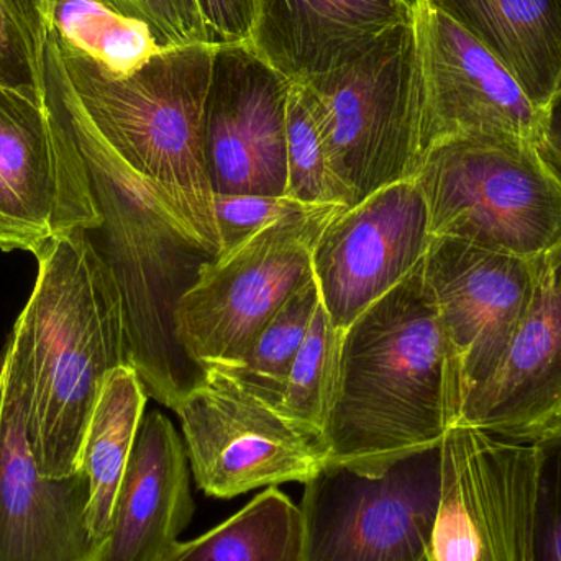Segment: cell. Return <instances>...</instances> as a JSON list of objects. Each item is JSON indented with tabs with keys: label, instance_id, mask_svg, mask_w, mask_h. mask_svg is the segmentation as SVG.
Masks as SVG:
<instances>
[{
	"label": "cell",
	"instance_id": "31",
	"mask_svg": "<svg viewBox=\"0 0 561 561\" xmlns=\"http://www.w3.org/2000/svg\"><path fill=\"white\" fill-rule=\"evenodd\" d=\"M214 45H247L255 20V0H197Z\"/></svg>",
	"mask_w": 561,
	"mask_h": 561
},
{
	"label": "cell",
	"instance_id": "5",
	"mask_svg": "<svg viewBox=\"0 0 561 561\" xmlns=\"http://www.w3.org/2000/svg\"><path fill=\"white\" fill-rule=\"evenodd\" d=\"M432 237L534 260L561 239V176L539 144L467 138L432 148L415 174Z\"/></svg>",
	"mask_w": 561,
	"mask_h": 561
},
{
	"label": "cell",
	"instance_id": "19",
	"mask_svg": "<svg viewBox=\"0 0 561 561\" xmlns=\"http://www.w3.org/2000/svg\"><path fill=\"white\" fill-rule=\"evenodd\" d=\"M194 514L190 458L173 422L160 411L141 419L115 497L105 561H158Z\"/></svg>",
	"mask_w": 561,
	"mask_h": 561
},
{
	"label": "cell",
	"instance_id": "4",
	"mask_svg": "<svg viewBox=\"0 0 561 561\" xmlns=\"http://www.w3.org/2000/svg\"><path fill=\"white\" fill-rule=\"evenodd\" d=\"M56 46L99 134L157 190L184 230L210 255H219L203 148L204 105L217 46L167 48L125 76L58 42Z\"/></svg>",
	"mask_w": 561,
	"mask_h": 561
},
{
	"label": "cell",
	"instance_id": "18",
	"mask_svg": "<svg viewBox=\"0 0 561 561\" xmlns=\"http://www.w3.org/2000/svg\"><path fill=\"white\" fill-rule=\"evenodd\" d=\"M414 16V0H255L249 46L287 81L335 71Z\"/></svg>",
	"mask_w": 561,
	"mask_h": 561
},
{
	"label": "cell",
	"instance_id": "13",
	"mask_svg": "<svg viewBox=\"0 0 561 561\" xmlns=\"http://www.w3.org/2000/svg\"><path fill=\"white\" fill-rule=\"evenodd\" d=\"M414 30L421 157L438 145L467 138L539 144L542 108L463 26L425 0H414Z\"/></svg>",
	"mask_w": 561,
	"mask_h": 561
},
{
	"label": "cell",
	"instance_id": "17",
	"mask_svg": "<svg viewBox=\"0 0 561 561\" xmlns=\"http://www.w3.org/2000/svg\"><path fill=\"white\" fill-rule=\"evenodd\" d=\"M458 427L526 445L561 428V239L534 259L529 302L506 358Z\"/></svg>",
	"mask_w": 561,
	"mask_h": 561
},
{
	"label": "cell",
	"instance_id": "27",
	"mask_svg": "<svg viewBox=\"0 0 561 561\" xmlns=\"http://www.w3.org/2000/svg\"><path fill=\"white\" fill-rule=\"evenodd\" d=\"M43 0H0V84L45 98Z\"/></svg>",
	"mask_w": 561,
	"mask_h": 561
},
{
	"label": "cell",
	"instance_id": "25",
	"mask_svg": "<svg viewBox=\"0 0 561 561\" xmlns=\"http://www.w3.org/2000/svg\"><path fill=\"white\" fill-rule=\"evenodd\" d=\"M343 332L335 329L322 302L284 382L280 412L322 435L339 378Z\"/></svg>",
	"mask_w": 561,
	"mask_h": 561
},
{
	"label": "cell",
	"instance_id": "29",
	"mask_svg": "<svg viewBox=\"0 0 561 561\" xmlns=\"http://www.w3.org/2000/svg\"><path fill=\"white\" fill-rule=\"evenodd\" d=\"M312 207L319 206H307L286 196L214 193V214L219 232L220 253L237 249L276 220Z\"/></svg>",
	"mask_w": 561,
	"mask_h": 561
},
{
	"label": "cell",
	"instance_id": "12",
	"mask_svg": "<svg viewBox=\"0 0 561 561\" xmlns=\"http://www.w3.org/2000/svg\"><path fill=\"white\" fill-rule=\"evenodd\" d=\"M422 268L450 346L458 427L506 358L529 302L534 260L432 237Z\"/></svg>",
	"mask_w": 561,
	"mask_h": 561
},
{
	"label": "cell",
	"instance_id": "9",
	"mask_svg": "<svg viewBox=\"0 0 561 561\" xmlns=\"http://www.w3.org/2000/svg\"><path fill=\"white\" fill-rule=\"evenodd\" d=\"M102 226L91 174L58 92L0 84V250L35 255L46 243Z\"/></svg>",
	"mask_w": 561,
	"mask_h": 561
},
{
	"label": "cell",
	"instance_id": "16",
	"mask_svg": "<svg viewBox=\"0 0 561 561\" xmlns=\"http://www.w3.org/2000/svg\"><path fill=\"white\" fill-rule=\"evenodd\" d=\"M289 81L247 45H219L203 117L213 193L284 196Z\"/></svg>",
	"mask_w": 561,
	"mask_h": 561
},
{
	"label": "cell",
	"instance_id": "23",
	"mask_svg": "<svg viewBox=\"0 0 561 561\" xmlns=\"http://www.w3.org/2000/svg\"><path fill=\"white\" fill-rule=\"evenodd\" d=\"M299 507L268 488L226 523L190 542H178L158 561H300Z\"/></svg>",
	"mask_w": 561,
	"mask_h": 561
},
{
	"label": "cell",
	"instance_id": "6",
	"mask_svg": "<svg viewBox=\"0 0 561 561\" xmlns=\"http://www.w3.org/2000/svg\"><path fill=\"white\" fill-rule=\"evenodd\" d=\"M300 82L333 173L353 206L421 167V75L414 16L348 65Z\"/></svg>",
	"mask_w": 561,
	"mask_h": 561
},
{
	"label": "cell",
	"instance_id": "14",
	"mask_svg": "<svg viewBox=\"0 0 561 561\" xmlns=\"http://www.w3.org/2000/svg\"><path fill=\"white\" fill-rule=\"evenodd\" d=\"M427 201L417 180L399 181L327 222L312 250L320 302L345 332L408 278L431 247Z\"/></svg>",
	"mask_w": 561,
	"mask_h": 561
},
{
	"label": "cell",
	"instance_id": "24",
	"mask_svg": "<svg viewBox=\"0 0 561 561\" xmlns=\"http://www.w3.org/2000/svg\"><path fill=\"white\" fill-rule=\"evenodd\" d=\"M319 302L316 279H309L284 304L283 309L262 330L239 362L209 366L227 373L230 378L280 411L287 373L306 339Z\"/></svg>",
	"mask_w": 561,
	"mask_h": 561
},
{
	"label": "cell",
	"instance_id": "26",
	"mask_svg": "<svg viewBox=\"0 0 561 561\" xmlns=\"http://www.w3.org/2000/svg\"><path fill=\"white\" fill-rule=\"evenodd\" d=\"M286 138L287 186L284 196L307 206L352 207V194L333 173L322 131L300 82H289Z\"/></svg>",
	"mask_w": 561,
	"mask_h": 561
},
{
	"label": "cell",
	"instance_id": "2",
	"mask_svg": "<svg viewBox=\"0 0 561 561\" xmlns=\"http://www.w3.org/2000/svg\"><path fill=\"white\" fill-rule=\"evenodd\" d=\"M45 76L58 92L91 174L102 226L88 233L121 290L131 366L148 398L173 411L204 376L178 343L174 312L216 256L184 230L157 190L99 134L66 76L51 32Z\"/></svg>",
	"mask_w": 561,
	"mask_h": 561
},
{
	"label": "cell",
	"instance_id": "21",
	"mask_svg": "<svg viewBox=\"0 0 561 561\" xmlns=\"http://www.w3.org/2000/svg\"><path fill=\"white\" fill-rule=\"evenodd\" d=\"M148 392L130 365L111 373L89 422L81 455L88 474V523L92 536L108 540L115 497L147 408Z\"/></svg>",
	"mask_w": 561,
	"mask_h": 561
},
{
	"label": "cell",
	"instance_id": "32",
	"mask_svg": "<svg viewBox=\"0 0 561 561\" xmlns=\"http://www.w3.org/2000/svg\"><path fill=\"white\" fill-rule=\"evenodd\" d=\"M539 147L561 176V88L542 108Z\"/></svg>",
	"mask_w": 561,
	"mask_h": 561
},
{
	"label": "cell",
	"instance_id": "30",
	"mask_svg": "<svg viewBox=\"0 0 561 561\" xmlns=\"http://www.w3.org/2000/svg\"><path fill=\"white\" fill-rule=\"evenodd\" d=\"M115 2L130 15L150 23L170 48L214 45L201 15L197 0H115Z\"/></svg>",
	"mask_w": 561,
	"mask_h": 561
},
{
	"label": "cell",
	"instance_id": "22",
	"mask_svg": "<svg viewBox=\"0 0 561 561\" xmlns=\"http://www.w3.org/2000/svg\"><path fill=\"white\" fill-rule=\"evenodd\" d=\"M43 12L59 45L115 75H130L170 48L150 23L125 12L115 0H43Z\"/></svg>",
	"mask_w": 561,
	"mask_h": 561
},
{
	"label": "cell",
	"instance_id": "20",
	"mask_svg": "<svg viewBox=\"0 0 561 561\" xmlns=\"http://www.w3.org/2000/svg\"><path fill=\"white\" fill-rule=\"evenodd\" d=\"M463 26L539 108L561 88V0H425Z\"/></svg>",
	"mask_w": 561,
	"mask_h": 561
},
{
	"label": "cell",
	"instance_id": "3",
	"mask_svg": "<svg viewBox=\"0 0 561 561\" xmlns=\"http://www.w3.org/2000/svg\"><path fill=\"white\" fill-rule=\"evenodd\" d=\"M457 419L450 346L421 263L343 332L327 465L381 470L440 444Z\"/></svg>",
	"mask_w": 561,
	"mask_h": 561
},
{
	"label": "cell",
	"instance_id": "11",
	"mask_svg": "<svg viewBox=\"0 0 561 561\" xmlns=\"http://www.w3.org/2000/svg\"><path fill=\"white\" fill-rule=\"evenodd\" d=\"M536 494L534 445L451 427L431 561H533Z\"/></svg>",
	"mask_w": 561,
	"mask_h": 561
},
{
	"label": "cell",
	"instance_id": "28",
	"mask_svg": "<svg viewBox=\"0 0 561 561\" xmlns=\"http://www.w3.org/2000/svg\"><path fill=\"white\" fill-rule=\"evenodd\" d=\"M537 457L533 561H561V428L534 444Z\"/></svg>",
	"mask_w": 561,
	"mask_h": 561
},
{
	"label": "cell",
	"instance_id": "1",
	"mask_svg": "<svg viewBox=\"0 0 561 561\" xmlns=\"http://www.w3.org/2000/svg\"><path fill=\"white\" fill-rule=\"evenodd\" d=\"M9 343L25 385L30 447L45 477L81 468L89 422L108 376L130 365L127 320L114 275L88 232L46 243Z\"/></svg>",
	"mask_w": 561,
	"mask_h": 561
},
{
	"label": "cell",
	"instance_id": "15",
	"mask_svg": "<svg viewBox=\"0 0 561 561\" xmlns=\"http://www.w3.org/2000/svg\"><path fill=\"white\" fill-rule=\"evenodd\" d=\"M88 474L45 477L30 447L22 371L12 345L0 353V561H105L89 529Z\"/></svg>",
	"mask_w": 561,
	"mask_h": 561
},
{
	"label": "cell",
	"instance_id": "8",
	"mask_svg": "<svg viewBox=\"0 0 561 561\" xmlns=\"http://www.w3.org/2000/svg\"><path fill=\"white\" fill-rule=\"evenodd\" d=\"M442 442L381 470L325 465L300 503V561H431Z\"/></svg>",
	"mask_w": 561,
	"mask_h": 561
},
{
	"label": "cell",
	"instance_id": "10",
	"mask_svg": "<svg viewBox=\"0 0 561 561\" xmlns=\"http://www.w3.org/2000/svg\"><path fill=\"white\" fill-rule=\"evenodd\" d=\"M197 486L220 500L306 484L327 465L322 435L253 394L216 366L173 409Z\"/></svg>",
	"mask_w": 561,
	"mask_h": 561
},
{
	"label": "cell",
	"instance_id": "7",
	"mask_svg": "<svg viewBox=\"0 0 561 561\" xmlns=\"http://www.w3.org/2000/svg\"><path fill=\"white\" fill-rule=\"evenodd\" d=\"M340 209L290 214L207 263L174 312L184 355L201 369L239 362L284 304L313 278V245Z\"/></svg>",
	"mask_w": 561,
	"mask_h": 561
}]
</instances>
